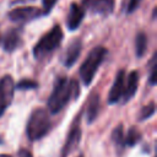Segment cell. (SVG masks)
I'll return each mask as SVG.
<instances>
[{
    "label": "cell",
    "mask_w": 157,
    "mask_h": 157,
    "mask_svg": "<svg viewBox=\"0 0 157 157\" xmlns=\"http://www.w3.org/2000/svg\"><path fill=\"white\" fill-rule=\"evenodd\" d=\"M80 96V85L77 80L66 76H58L54 81L53 91L47 102V110L50 114H58L74 98Z\"/></svg>",
    "instance_id": "1"
},
{
    "label": "cell",
    "mask_w": 157,
    "mask_h": 157,
    "mask_svg": "<svg viewBox=\"0 0 157 157\" xmlns=\"http://www.w3.org/2000/svg\"><path fill=\"white\" fill-rule=\"evenodd\" d=\"M52 121L49 112L44 108H36L31 112L26 124V136L34 142L43 139L50 130Z\"/></svg>",
    "instance_id": "2"
},
{
    "label": "cell",
    "mask_w": 157,
    "mask_h": 157,
    "mask_svg": "<svg viewBox=\"0 0 157 157\" xmlns=\"http://www.w3.org/2000/svg\"><path fill=\"white\" fill-rule=\"evenodd\" d=\"M107 55V49L104 47H96L93 48L85 61L80 66V77L85 86H90L96 76V72L101 64L103 63L104 58Z\"/></svg>",
    "instance_id": "3"
},
{
    "label": "cell",
    "mask_w": 157,
    "mask_h": 157,
    "mask_svg": "<svg viewBox=\"0 0 157 157\" xmlns=\"http://www.w3.org/2000/svg\"><path fill=\"white\" fill-rule=\"evenodd\" d=\"M63 40V31L60 26H54L49 32H47L34 45L33 55L37 60H43L48 55H50L61 43Z\"/></svg>",
    "instance_id": "4"
},
{
    "label": "cell",
    "mask_w": 157,
    "mask_h": 157,
    "mask_svg": "<svg viewBox=\"0 0 157 157\" xmlns=\"http://www.w3.org/2000/svg\"><path fill=\"white\" fill-rule=\"evenodd\" d=\"M81 117L82 114H77L75 117V119L72 120L71 125H70V130L67 132L66 140L63 145L61 152H60V157H69V155L71 152H74L77 146L81 142V136H82V128H81Z\"/></svg>",
    "instance_id": "5"
},
{
    "label": "cell",
    "mask_w": 157,
    "mask_h": 157,
    "mask_svg": "<svg viewBox=\"0 0 157 157\" xmlns=\"http://www.w3.org/2000/svg\"><path fill=\"white\" fill-rule=\"evenodd\" d=\"M15 82L12 76L5 75L0 78V118L11 104L15 93Z\"/></svg>",
    "instance_id": "6"
},
{
    "label": "cell",
    "mask_w": 157,
    "mask_h": 157,
    "mask_svg": "<svg viewBox=\"0 0 157 157\" xmlns=\"http://www.w3.org/2000/svg\"><path fill=\"white\" fill-rule=\"evenodd\" d=\"M42 10H39L38 7H33V6H23V7H17L13 9L12 11L9 12V18L13 22H18V23H25L28 21H33L36 18H38L39 16H42Z\"/></svg>",
    "instance_id": "7"
},
{
    "label": "cell",
    "mask_w": 157,
    "mask_h": 157,
    "mask_svg": "<svg viewBox=\"0 0 157 157\" xmlns=\"http://www.w3.org/2000/svg\"><path fill=\"white\" fill-rule=\"evenodd\" d=\"M124 80H125V71L119 70L117 72L115 80H114V82L110 87V91L108 93V97H107L108 104H117L118 102H120V99L123 97V92H124Z\"/></svg>",
    "instance_id": "8"
},
{
    "label": "cell",
    "mask_w": 157,
    "mask_h": 157,
    "mask_svg": "<svg viewBox=\"0 0 157 157\" xmlns=\"http://www.w3.org/2000/svg\"><path fill=\"white\" fill-rule=\"evenodd\" d=\"M82 5L92 13L109 15L114 9V0H83Z\"/></svg>",
    "instance_id": "9"
},
{
    "label": "cell",
    "mask_w": 157,
    "mask_h": 157,
    "mask_svg": "<svg viewBox=\"0 0 157 157\" xmlns=\"http://www.w3.org/2000/svg\"><path fill=\"white\" fill-rule=\"evenodd\" d=\"M81 49H82V44L80 39H75L70 43V45L66 48L64 56H63V64L66 67H71L78 59L80 54H81Z\"/></svg>",
    "instance_id": "10"
},
{
    "label": "cell",
    "mask_w": 157,
    "mask_h": 157,
    "mask_svg": "<svg viewBox=\"0 0 157 157\" xmlns=\"http://www.w3.org/2000/svg\"><path fill=\"white\" fill-rule=\"evenodd\" d=\"M137 87H139V72L136 70H134L128 74L126 85L124 83V92H123V97H121L124 103L129 102L136 94Z\"/></svg>",
    "instance_id": "11"
},
{
    "label": "cell",
    "mask_w": 157,
    "mask_h": 157,
    "mask_svg": "<svg viewBox=\"0 0 157 157\" xmlns=\"http://www.w3.org/2000/svg\"><path fill=\"white\" fill-rule=\"evenodd\" d=\"M83 16H85L83 7L77 4H71V7L67 13V20H66L67 28L70 31H75L76 28H78V26L81 25V22L83 20Z\"/></svg>",
    "instance_id": "12"
},
{
    "label": "cell",
    "mask_w": 157,
    "mask_h": 157,
    "mask_svg": "<svg viewBox=\"0 0 157 157\" xmlns=\"http://www.w3.org/2000/svg\"><path fill=\"white\" fill-rule=\"evenodd\" d=\"M99 102H101L99 93L93 92L90 97V101H88V104H87V110H86V121H87V124H92L96 120V118L98 117Z\"/></svg>",
    "instance_id": "13"
},
{
    "label": "cell",
    "mask_w": 157,
    "mask_h": 157,
    "mask_svg": "<svg viewBox=\"0 0 157 157\" xmlns=\"http://www.w3.org/2000/svg\"><path fill=\"white\" fill-rule=\"evenodd\" d=\"M20 40H21V38H20V33H18L16 29H11V31H9V32L5 34L4 40H2L4 50L7 52V53L13 52V50L18 47Z\"/></svg>",
    "instance_id": "14"
},
{
    "label": "cell",
    "mask_w": 157,
    "mask_h": 157,
    "mask_svg": "<svg viewBox=\"0 0 157 157\" xmlns=\"http://www.w3.org/2000/svg\"><path fill=\"white\" fill-rule=\"evenodd\" d=\"M112 141L114 144V146L117 147L118 152L120 153L124 148H125V144H124V129H123V124H119L117 125L113 131H112Z\"/></svg>",
    "instance_id": "15"
},
{
    "label": "cell",
    "mask_w": 157,
    "mask_h": 157,
    "mask_svg": "<svg viewBox=\"0 0 157 157\" xmlns=\"http://www.w3.org/2000/svg\"><path fill=\"white\" fill-rule=\"evenodd\" d=\"M140 140H141V132H140L135 126H131V128L128 130L126 136H124L125 147H132V146H135Z\"/></svg>",
    "instance_id": "16"
},
{
    "label": "cell",
    "mask_w": 157,
    "mask_h": 157,
    "mask_svg": "<svg viewBox=\"0 0 157 157\" xmlns=\"http://www.w3.org/2000/svg\"><path fill=\"white\" fill-rule=\"evenodd\" d=\"M147 49V38L145 33H139L135 39V54L137 58H142Z\"/></svg>",
    "instance_id": "17"
},
{
    "label": "cell",
    "mask_w": 157,
    "mask_h": 157,
    "mask_svg": "<svg viewBox=\"0 0 157 157\" xmlns=\"http://www.w3.org/2000/svg\"><path fill=\"white\" fill-rule=\"evenodd\" d=\"M155 113H156V104H155V102L152 101V102H150L147 105H145V107L141 108L140 114H139V120H140V121H144V120L151 118Z\"/></svg>",
    "instance_id": "18"
},
{
    "label": "cell",
    "mask_w": 157,
    "mask_h": 157,
    "mask_svg": "<svg viewBox=\"0 0 157 157\" xmlns=\"http://www.w3.org/2000/svg\"><path fill=\"white\" fill-rule=\"evenodd\" d=\"M38 87V82L31 78H23L21 81H18L15 85V88L21 90V91H26V90H36Z\"/></svg>",
    "instance_id": "19"
},
{
    "label": "cell",
    "mask_w": 157,
    "mask_h": 157,
    "mask_svg": "<svg viewBox=\"0 0 157 157\" xmlns=\"http://www.w3.org/2000/svg\"><path fill=\"white\" fill-rule=\"evenodd\" d=\"M156 71H157V65H156V56L153 55L151 60V67H150V75H148V83L150 86L156 85Z\"/></svg>",
    "instance_id": "20"
},
{
    "label": "cell",
    "mask_w": 157,
    "mask_h": 157,
    "mask_svg": "<svg viewBox=\"0 0 157 157\" xmlns=\"http://www.w3.org/2000/svg\"><path fill=\"white\" fill-rule=\"evenodd\" d=\"M43 2V10H42V13L43 15H47L54 6V4L56 2V0H42Z\"/></svg>",
    "instance_id": "21"
},
{
    "label": "cell",
    "mask_w": 157,
    "mask_h": 157,
    "mask_svg": "<svg viewBox=\"0 0 157 157\" xmlns=\"http://www.w3.org/2000/svg\"><path fill=\"white\" fill-rule=\"evenodd\" d=\"M140 2H141V0H129V2H128V7H126V12H128V13L134 12V11L139 7Z\"/></svg>",
    "instance_id": "22"
},
{
    "label": "cell",
    "mask_w": 157,
    "mask_h": 157,
    "mask_svg": "<svg viewBox=\"0 0 157 157\" xmlns=\"http://www.w3.org/2000/svg\"><path fill=\"white\" fill-rule=\"evenodd\" d=\"M17 157H33L32 153L26 148H20L17 152Z\"/></svg>",
    "instance_id": "23"
},
{
    "label": "cell",
    "mask_w": 157,
    "mask_h": 157,
    "mask_svg": "<svg viewBox=\"0 0 157 157\" xmlns=\"http://www.w3.org/2000/svg\"><path fill=\"white\" fill-rule=\"evenodd\" d=\"M27 1H32V0H12V4H22V2H27Z\"/></svg>",
    "instance_id": "24"
},
{
    "label": "cell",
    "mask_w": 157,
    "mask_h": 157,
    "mask_svg": "<svg viewBox=\"0 0 157 157\" xmlns=\"http://www.w3.org/2000/svg\"><path fill=\"white\" fill-rule=\"evenodd\" d=\"M0 157H11V156H9V155H0Z\"/></svg>",
    "instance_id": "25"
},
{
    "label": "cell",
    "mask_w": 157,
    "mask_h": 157,
    "mask_svg": "<svg viewBox=\"0 0 157 157\" xmlns=\"http://www.w3.org/2000/svg\"><path fill=\"white\" fill-rule=\"evenodd\" d=\"M0 142H1V140H0Z\"/></svg>",
    "instance_id": "26"
},
{
    "label": "cell",
    "mask_w": 157,
    "mask_h": 157,
    "mask_svg": "<svg viewBox=\"0 0 157 157\" xmlns=\"http://www.w3.org/2000/svg\"><path fill=\"white\" fill-rule=\"evenodd\" d=\"M80 157H82V156H80Z\"/></svg>",
    "instance_id": "27"
}]
</instances>
